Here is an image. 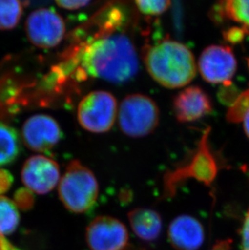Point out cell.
I'll use <instances>...</instances> for the list:
<instances>
[{"mask_svg": "<svg viewBox=\"0 0 249 250\" xmlns=\"http://www.w3.org/2000/svg\"><path fill=\"white\" fill-rule=\"evenodd\" d=\"M23 2L17 0L0 1V30L16 28L21 19Z\"/></svg>", "mask_w": 249, "mask_h": 250, "instance_id": "obj_17", "label": "cell"}, {"mask_svg": "<svg viewBox=\"0 0 249 250\" xmlns=\"http://www.w3.org/2000/svg\"><path fill=\"white\" fill-rule=\"evenodd\" d=\"M21 143L17 130L0 122V167L12 163L18 157Z\"/></svg>", "mask_w": 249, "mask_h": 250, "instance_id": "obj_14", "label": "cell"}, {"mask_svg": "<svg viewBox=\"0 0 249 250\" xmlns=\"http://www.w3.org/2000/svg\"><path fill=\"white\" fill-rule=\"evenodd\" d=\"M128 220L134 233L143 241L151 242L160 237L162 219L160 214L149 208H135L128 214Z\"/></svg>", "mask_w": 249, "mask_h": 250, "instance_id": "obj_13", "label": "cell"}, {"mask_svg": "<svg viewBox=\"0 0 249 250\" xmlns=\"http://www.w3.org/2000/svg\"><path fill=\"white\" fill-rule=\"evenodd\" d=\"M25 32L33 45L50 49L57 46L63 39L66 24L54 10L38 8L31 12L26 20Z\"/></svg>", "mask_w": 249, "mask_h": 250, "instance_id": "obj_6", "label": "cell"}, {"mask_svg": "<svg viewBox=\"0 0 249 250\" xmlns=\"http://www.w3.org/2000/svg\"><path fill=\"white\" fill-rule=\"evenodd\" d=\"M243 122H244V129H245V133H246L248 138H249V112Z\"/></svg>", "mask_w": 249, "mask_h": 250, "instance_id": "obj_24", "label": "cell"}, {"mask_svg": "<svg viewBox=\"0 0 249 250\" xmlns=\"http://www.w3.org/2000/svg\"><path fill=\"white\" fill-rule=\"evenodd\" d=\"M56 3L61 8L73 11V10L80 9L82 7H86L89 3H91V2L90 1H84V0H74V1L64 0V1H56Z\"/></svg>", "mask_w": 249, "mask_h": 250, "instance_id": "obj_21", "label": "cell"}, {"mask_svg": "<svg viewBox=\"0 0 249 250\" xmlns=\"http://www.w3.org/2000/svg\"><path fill=\"white\" fill-rule=\"evenodd\" d=\"M118 123L124 135L141 138L150 135L160 123V109L146 95H128L118 107Z\"/></svg>", "mask_w": 249, "mask_h": 250, "instance_id": "obj_4", "label": "cell"}, {"mask_svg": "<svg viewBox=\"0 0 249 250\" xmlns=\"http://www.w3.org/2000/svg\"><path fill=\"white\" fill-rule=\"evenodd\" d=\"M172 109L178 122L190 123L209 114L212 111V103L201 87L190 86L176 95Z\"/></svg>", "mask_w": 249, "mask_h": 250, "instance_id": "obj_11", "label": "cell"}, {"mask_svg": "<svg viewBox=\"0 0 249 250\" xmlns=\"http://www.w3.org/2000/svg\"><path fill=\"white\" fill-rule=\"evenodd\" d=\"M20 223L19 210L11 199L0 196V236L16 231Z\"/></svg>", "mask_w": 249, "mask_h": 250, "instance_id": "obj_16", "label": "cell"}, {"mask_svg": "<svg viewBox=\"0 0 249 250\" xmlns=\"http://www.w3.org/2000/svg\"><path fill=\"white\" fill-rule=\"evenodd\" d=\"M232 241L230 239L218 241L210 250H230Z\"/></svg>", "mask_w": 249, "mask_h": 250, "instance_id": "obj_23", "label": "cell"}, {"mask_svg": "<svg viewBox=\"0 0 249 250\" xmlns=\"http://www.w3.org/2000/svg\"><path fill=\"white\" fill-rule=\"evenodd\" d=\"M22 182L27 189L38 194H46L58 186L61 177L56 161L42 155L31 156L21 171Z\"/></svg>", "mask_w": 249, "mask_h": 250, "instance_id": "obj_9", "label": "cell"}, {"mask_svg": "<svg viewBox=\"0 0 249 250\" xmlns=\"http://www.w3.org/2000/svg\"><path fill=\"white\" fill-rule=\"evenodd\" d=\"M118 113L115 97L103 90L89 92L78 104V122L89 132L101 134L108 131L114 125Z\"/></svg>", "mask_w": 249, "mask_h": 250, "instance_id": "obj_5", "label": "cell"}, {"mask_svg": "<svg viewBox=\"0 0 249 250\" xmlns=\"http://www.w3.org/2000/svg\"><path fill=\"white\" fill-rule=\"evenodd\" d=\"M249 112V89L239 94L227 113V118L230 123L243 122Z\"/></svg>", "mask_w": 249, "mask_h": 250, "instance_id": "obj_18", "label": "cell"}, {"mask_svg": "<svg viewBox=\"0 0 249 250\" xmlns=\"http://www.w3.org/2000/svg\"><path fill=\"white\" fill-rule=\"evenodd\" d=\"M21 137L28 149L36 152H47L60 141L61 128L51 116L36 114L25 121Z\"/></svg>", "mask_w": 249, "mask_h": 250, "instance_id": "obj_10", "label": "cell"}, {"mask_svg": "<svg viewBox=\"0 0 249 250\" xmlns=\"http://www.w3.org/2000/svg\"><path fill=\"white\" fill-rule=\"evenodd\" d=\"M80 62L88 76L109 83H126L139 71L135 47L123 33H111L92 41L83 50Z\"/></svg>", "mask_w": 249, "mask_h": 250, "instance_id": "obj_1", "label": "cell"}, {"mask_svg": "<svg viewBox=\"0 0 249 250\" xmlns=\"http://www.w3.org/2000/svg\"><path fill=\"white\" fill-rule=\"evenodd\" d=\"M139 12L146 16H159L167 11L171 2L167 0L162 1H136L135 2Z\"/></svg>", "mask_w": 249, "mask_h": 250, "instance_id": "obj_19", "label": "cell"}, {"mask_svg": "<svg viewBox=\"0 0 249 250\" xmlns=\"http://www.w3.org/2000/svg\"><path fill=\"white\" fill-rule=\"evenodd\" d=\"M242 250H249V210L243 224Z\"/></svg>", "mask_w": 249, "mask_h": 250, "instance_id": "obj_22", "label": "cell"}, {"mask_svg": "<svg viewBox=\"0 0 249 250\" xmlns=\"http://www.w3.org/2000/svg\"><path fill=\"white\" fill-rule=\"evenodd\" d=\"M224 18L231 20L249 29V0H228L219 2L215 7Z\"/></svg>", "mask_w": 249, "mask_h": 250, "instance_id": "obj_15", "label": "cell"}, {"mask_svg": "<svg viewBox=\"0 0 249 250\" xmlns=\"http://www.w3.org/2000/svg\"><path fill=\"white\" fill-rule=\"evenodd\" d=\"M99 185L94 173L80 161L69 164L59 183V196L71 212L83 214L97 203Z\"/></svg>", "mask_w": 249, "mask_h": 250, "instance_id": "obj_3", "label": "cell"}, {"mask_svg": "<svg viewBox=\"0 0 249 250\" xmlns=\"http://www.w3.org/2000/svg\"><path fill=\"white\" fill-rule=\"evenodd\" d=\"M236 69L237 62L229 46L209 45L200 55L198 70L208 83L229 84Z\"/></svg>", "mask_w": 249, "mask_h": 250, "instance_id": "obj_8", "label": "cell"}, {"mask_svg": "<svg viewBox=\"0 0 249 250\" xmlns=\"http://www.w3.org/2000/svg\"><path fill=\"white\" fill-rule=\"evenodd\" d=\"M249 33V30L241 27H233L225 31L224 37L226 40L232 44L240 43L245 39V35Z\"/></svg>", "mask_w": 249, "mask_h": 250, "instance_id": "obj_20", "label": "cell"}, {"mask_svg": "<svg viewBox=\"0 0 249 250\" xmlns=\"http://www.w3.org/2000/svg\"><path fill=\"white\" fill-rule=\"evenodd\" d=\"M86 242L91 250H124L129 246L126 227L116 218L101 215L86 229Z\"/></svg>", "mask_w": 249, "mask_h": 250, "instance_id": "obj_7", "label": "cell"}, {"mask_svg": "<svg viewBox=\"0 0 249 250\" xmlns=\"http://www.w3.org/2000/svg\"><path fill=\"white\" fill-rule=\"evenodd\" d=\"M133 250V249L131 248V247H129V246H128V247H127L126 249H125V250Z\"/></svg>", "mask_w": 249, "mask_h": 250, "instance_id": "obj_25", "label": "cell"}, {"mask_svg": "<svg viewBox=\"0 0 249 250\" xmlns=\"http://www.w3.org/2000/svg\"><path fill=\"white\" fill-rule=\"evenodd\" d=\"M144 62L151 78L167 88L185 87L197 73L195 58L190 49L171 39L153 45L146 53Z\"/></svg>", "mask_w": 249, "mask_h": 250, "instance_id": "obj_2", "label": "cell"}, {"mask_svg": "<svg viewBox=\"0 0 249 250\" xmlns=\"http://www.w3.org/2000/svg\"><path fill=\"white\" fill-rule=\"evenodd\" d=\"M167 237L176 250H198L204 242V229L193 216L179 215L169 224Z\"/></svg>", "mask_w": 249, "mask_h": 250, "instance_id": "obj_12", "label": "cell"}, {"mask_svg": "<svg viewBox=\"0 0 249 250\" xmlns=\"http://www.w3.org/2000/svg\"><path fill=\"white\" fill-rule=\"evenodd\" d=\"M247 62H248V67H249V58L247 59Z\"/></svg>", "mask_w": 249, "mask_h": 250, "instance_id": "obj_26", "label": "cell"}]
</instances>
